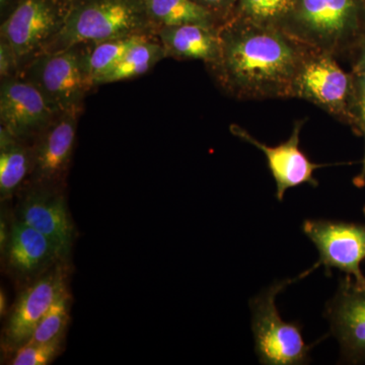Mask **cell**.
Here are the masks:
<instances>
[{"label":"cell","mask_w":365,"mask_h":365,"mask_svg":"<svg viewBox=\"0 0 365 365\" xmlns=\"http://www.w3.org/2000/svg\"><path fill=\"white\" fill-rule=\"evenodd\" d=\"M33 148L0 126V197L11 198L32 172Z\"/></svg>","instance_id":"cell-17"},{"label":"cell","mask_w":365,"mask_h":365,"mask_svg":"<svg viewBox=\"0 0 365 365\" xmlns=\"http://www.w3.org/2000/svg\"><path fill=\"white\" fill-rule=\"evenodd\" d=\"M364 135L365 137V131L364 132ZM353 184L356 187H359V188H362V187L365 186V153L364 163H362L361 172L359 173V176L354 178V180H353Z\"/></svg>","instance_id":"cell-29"},{"label":"cell","mask_w":365,"mask_h":365,"mask_svg":"<svg viewBox=\"0 0 365 365\" xmlns=\"http://www.w3.org/2000/svg\"><path fill=\"white\" fill-rule=\"evenodd\" d=\"M359 28L356 0H297L284 31L335 56Z\"/></svg>","instance_id":"cell-4"},{"label":"cell","mask_w":365,"mask_h":365,"mask_svg":"<svg viewBox=\"0 0 365 365\" xmlns=\"http://www.w3.org/2000/svg\"><path fill=\"white\" fill-rule=\"evenodd\" d=\"M69 321L68 294L61 295L39 322L28 342L44 343L61 339Z\"/></svg>","instance_id":"cell-22"},{"label":"cell","mask_w":365,"mask_h":365,"mask_svg":"<svg viewBox=\"0 0 365 365\" xmlns=\"http://www.w3.org/2000/svg\"><path fill=\"white\" fill-rule=\"evenodd\" d=\"M292 282L274 283L251 300L255 348L261 364L297 365L309 360L313 346L304 342L299 323L285 322L276 307V297Z\"/></svg>","instance_id":"cell-3"},{"label":"cell","mask_w":365,"mask_h":365,"mask_svg":"<svg viewBox=\"0 0 365 365\" xmlns=\"http://www.w3.org/2000/svg\"><path fill=\"white\" fill-rule=\"evenodd\" d=\"M292 98L309 101L341 121L351 125L352 76L334 55L312 50L295 78Z\"/></svg>","instance_id":"cell-7"},{"label":"cell","mask_w":365,"mask_h":365,"mask_svg":"<svg viewBox=\"0 0 365 365\" xmlns=\"http://www.w3.org/2000/svg\"><path fill=\"white\" fill-rule=\"evenodd\" d=\"M220 26L187 24L158 29V35L167 57L201 60L215 63L220 52Z\"/></svg>","instance_id":"cell-16"},{"label":"cell","mask_w":365,"mask_h":365,"mask_svg":"<svg viewBox=\"0 0 365 365\" xmlns=\"http://www.w3.org/2000/svg\"><path fill=\"white\" fill-rule=\"evenodd\" d=\"M304 123V121H297L289 138L285 143L276 146L262 143L239 125L232 124L230 126V131L235 136L252 144L265 155L269 170L275 180L276 196L279 201L283 200L288 189L304 184H309L314 187L319 185L318 181L314 179V173L324 165L311 162L299 148L300 131Z\"/></svg>","instance_id":"cell-12"},{"label":"cell","mask_w":365,"mask_h":365,"mask_svg":"<svg viewBox=\"0 0 365 365\" xmlns=\"http://www.w3.org/2000/svg\"><path fill=\"white\" fill-rule=\"evenodd\" d=\"M165 57V48L160 41L151 40L148 36L134 45L121 61L98 81L97 86L138 78Z\"/></svg>","instance_id":"cell-19"},{"label":"cell","mask_w":365,"mask_h":365,"mask_svg":"<svg viewBox=\"0 0 365 365\" xmlns=\"http://www.w3.org/2000/svg\"><path fill=\"white\" fill-rule=\"evenodd\" d=\"M20 67L18 57L13 48L4 40H0V76L6 79L14 76Z\"/></svg>","instance_id":"cell-25"},{"label":"cell","mask_w":365,"mask_h":365,"mask_svg":"<svg viewBox=\"0 0 365 365\" xmlns=\"http://www.w3.org/2000/svg\"><path fill=\"white\" fill-rule=\"evenodd\" d=\"M66 280L63 268L56 266L21 292L4 328L2 345L6 349L16 351L28 342L50 307L67 292Z\"/></svg>","instance_id":"cell-10"},{"label":"cell","mask_w":365,"mask_h":365,"mask_svg":"<svg viewBox=\"0 0 365 365\" xmlns=\"http://www.w3.org/2000/svg\"><path fill=\"white\" fill-rule=\"evenodd\" d=\"M302 230L319 254L312 270L323 265L328 274L335 268L355 279H364L360 264L365 260V225L309 220L304 222Z\"/></svg>","instance_id":"cell-8"},{"label":"cell","mask_w":365,"mask_h":365,"mask_svg":"<svg viewBox=\"0 0 365 365\" xmlns=\"http://www.w3.org/2000/svg\"><path fill=\"white\" fill-rule=\"evenodd\" d=\"M153 28L143 0H71L62 28L42 53L148 35Z\"/></svg>","instance_id":"cell-2"},{"label":"cell","mask_w":365,"mask_h":365,"mask_svg":"<svg viewBox=\"0 0 365 365\" xmlns=\"http://www.w3.org/2000/svg\"><path fill=\"white\" fill-rule=\"evenodd\" d=\"M2 253L9 269L24 278L39 275L62 261L44 235L18 218L9 225V241Z\"/></svg>","instance_id":"cell-15"},{"label":"cell","mask_w":365,"mask_h":365,"mask_svg":"<svg viewBox=\"0 0 365 365\" xmlns=\"http://www.w3.org/2000/svg\"><path fill=\"white\" fill-rule=\"evenodd\" d=\"M38 86L59 111H81L90 83L78 46L58 52H44L26 66L25 76Z\"/></svg>","instance_id":"cell-6"},{"label":"cell","mask_w":365,"mask_h":365,"mask_svg":"<svg viewBox=\"0 0 365 365\" xmlns=\"http://www.w3.org/2000/svg\"><path fill=\"white\" fill-rule=\"evenodd\" d=\"M60 113L28 78L11 76L1 79L0 126L16 138L25 140L39 135Z\"/></svg>","instance_id":"cell-9"},{"label":"cell","mask_w":365,"mask_h":365,"mask_svg":"<svg viewBox=\"0 0 365 365\" xmlns=\"http://www.w3.org/2000/svg\"><path fill=\"white\" fill-rule=\"evenodd\" d=\"M220 52L211 73L240 100L292 98L300 67L312 48L282 29L227 21L220 25Z\"/></svg>","instance_id":"cell-1"},{"label":"cell","mask_w":365,"mask_h":365,"mask_svg":"<svg viewBox=\"0 0 365 365\" xmlns=\"http://www.w3.org/2000/svg\"><path fill=\"white\" fill-rule=\"evenodd\" d=\"M326 314L345 359L354 364L365 361V278H342Z\"/></svg>","instance_id":"cell-11"},{"label":"cell","mask_w":365,"mask_h":365,"mask_svg":"<svg viewBox=\"0 0 365 365\" xmlns=\"http://www.w3.org/2000/svg\"><path fill=\"white\" fill-rule=\"evenodd\" d=\"M355 73L357 72H365V39L364 45H362L361 52H360L359 58L357 60L356 64L354 66Z\"/></svg>","instance_id":"cell-28"},{"label":"cell","mask_w":365,"mask_h":365,"mask_svg":"<svg viewBox=\"0 0 365 365\" xmlns=\"http://www.w3.org/2000/svg\"><path fill=\"white\" fill-rule=\"evenodd\" d=\"M18 1L19 0H0V11H1L2 20H4L11 14Z\"/></svg>","instance_id":"cell-27"},{"label":"cell","mask_w":365,"mask_h":365,"mask_svg":"<svg viewBox=\"0 0 365 365\" xmlns=\"http://www.w3.org/2000/svg\"><path fill=\"white\" fill-rule=\"evenodd\" d=\"M193 1L210 11L222 25L232 13L237 0H193Z\"/></svg>","instance_id":"cell-26"},{"label":"cell","mask_w":365,"mask_h":365,"mask_svg":"<svg viewBox=\"0 0 365 365\" xmlns=\"http://www.w3.org/2000/svg\"><path fill=\"white\" fill-rule=\"evenodd\" d=\"M143 2L153 28L187 24L222 25L215 14L193 0H143Z\"/></svg>","instance_id":"cell-18"},{"label":"cell","mask_w":365,"mask_h":365,"mask_svg":"<svg viewBox=\"0 0 365 365\" xmlns=\"http://www.w3.org/2000/svg\"><path fill=\"white\" fill-rule=\"evenodd\" d=\"M297 2V0H237L225 21H246L284 30Z\"/></svg>","instance_id":"cell-20"},{"label":"cell","mask_w":365,"mask_h":365,"mask_svg":"<svg viewBox=\"0 0 365 365\" xmlns=\"http://www.w3.org/2000/svg\"><path fill=\"white\" fill-rule=\"evenodd\" d=\"M352 126L365 131V72H353L351 98Z\"/></svg>","instance_id":"cell-24"},{"label":"cell","mask_w":365,"mask_h":365,"mask_svg":"<svg viewBox=\"0 0 365 365\" xmlns=\"http://www.w3.org/2000/svg\"><path fill=\"white\" fill-rule=\"evenodd\" d=\"M16 218L44 235L62 261L68 258L76 230L61 193L36 185L21 201Z\"/></svg>","instance_id":"cell-13"},{"label":"cell","mask_w":365,"mask_h":365,"mask_svg":"<svg viewBox=\"0 0 365 365\" xmlns=\"http://www.w3.org/2000/svg\"><path fill=\"white\" fill-rule=\"evenodd\" d=\"M6 294H4V290H1V294H0V314H1V316L6 314Z\"/></svg>","instance_id":"cell-30"},{"label":"cell","mask_w":365,"mask_h":365,"mask_svg":"<svg viewBox=\"0 0 365 365\" xmlns=\"http://www.w3.org/2000/svg\"><path fill=\"white\" fill-rule=\"evenodd\" d=\"M146 37L148 35H135L95 43L91 51L83 52V68L91 88L97 86L98 81L111 71L134 45Z\"/></svg>","instance_id":"cell-21"},{"label":"cell","mask_w":365,"mask_h":365,"mask_svg":"<svg viewBox=\"0 0 365 365\" xmlns=\"http://www.w3.org/2000/svg\"><path fill=\"white\" fill-rule=\"evenodd\" d=\"M364 213L365 215V206H364Z\"/></svg>","instance_id":"cell-31"},{"label":"cell","mask_w":365,"mask_h":365,"mask_svg":"<svg viewBox=\"0 0 365 365\" xmlns=\"http://www.w3.org/2000/svg\"><path fill=\"white\" fill-rule=\"evenodd\" d=\"M68 2L19 0L0 28L1 39L13 48L20 66L35 58L63 25Z\"/></svg>","instance_id":"cell-5"},{"label":"cell","mask_w":365,"mask_h":365,"mask_svg":"<svg viewBox=\"0 0 365 365\" xmlns=\"http://www.w3.org/2000/svg\"><path fill=\"white\" fill-rule=\"evenodd\" d=\"M81 111L60 113L41 132L33 148L32 177L37 186L53 187L66 174L76 144Z\"/></svg>","instance_id":"cell-14"},{"label":"cell","mask_w":365,"mask_h":365,"mask_svg":"<svg viewBox=\"0 0 365 365\" xmlns=\"http://www.w3.org/2000/svg\"><path fill=\"white\" fill-rule=\"evenodd\" d=\"M62 339L44 343L26 342L16 350L9 364L14 365H47L58 356Z\"/></svg>","instance_id":"cell-23"}]
</instances>
